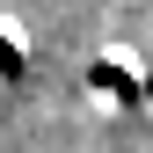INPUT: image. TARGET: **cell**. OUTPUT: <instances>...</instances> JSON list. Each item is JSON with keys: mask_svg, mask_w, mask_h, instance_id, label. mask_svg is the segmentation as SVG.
I'll use <instances>...</instances> for the list:
<instances>
[{"mask_svg": "<svg viewBox=\"0 0 153 153\" xmlns=\"http://www.w3.org/2000/svg\"><path fill=\"white\" fill-rule=\"evenodd\" d=\"M80 88H88V109H102V117H131V109H139V66L117 59V51L95 59Z\"/></svg>", "mask_w": 153, "mask_h": 153, "instance_id": "obj_1", "label": "cell"}, {"mask_svg": "<svg viewBox=\"0 0 153 153\" xmlns=\"http://www.w3.org/2000/svg\"><path fill=\"white\" fill-rule=\"evenodd\" d=\"M22 73H29V36L0 22V88H22Z\"/></svg>", "mask_w": 153, "mask_h": 153, "instance_id": "obj_2", "label": "cell"}, {"mask_svg": "<svg viewBox=\"0 0 153 153\" xmlns=\"http://www.w3.org/2000/svg\"><path fill=\"white\" fill-rule=\"evenodd\" d=\"M139 117H153V66H139Z\"/></svg>", "mask_w": 153, "mask_h": 153, "instance_id": "obj_3", "label": "cell"}]
</instances>
